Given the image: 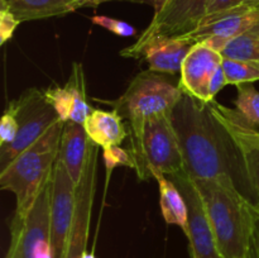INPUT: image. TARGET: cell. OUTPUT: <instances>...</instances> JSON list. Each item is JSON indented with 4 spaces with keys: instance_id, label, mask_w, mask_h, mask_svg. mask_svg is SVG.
Masks as SVG:
<instances>
[{
    "instance_id": "4fadbf2b",
    "label": "cell",
    "mask_w": 259,
    "mask_h": 258,
    "mask_svg": "<svg viewBox=\"0 0 259 258\" xmlns=\"http://www.w3.org/2000/svg\"><path fill=\"white\" fill-rule=\"evenodd\" d=\"M259 23V7L242 5L220 14L205 17L199 28L187 37L222 53L229 40Z\"/></svg>"
},
{
    "instance_id": "7c38bea8",
    "label": "cell",
    "mask_w": 259,
    "mask_h": 258,
    "mask_svg": "<svg viewBox=\"0 0 259 258\" xmlns=\"http://www.w3.org/2000/svg\"><path fill=\"white\" fill-rule=\"evenodd\" d=\"M51 184V244L53 258H62L75 217L77 185L60 159L56 162Z\"/></svg>"
},
{
    "instance_id": "8fae6325",
    "label": "cell",
    "mask_w": 259,
    "mask_h": 258,
    "mask_svg": "<svg viewBox=\"0 0 259 258\" xmlns=\"http://www.w3.org/2000/svg\"><path fill=\"white\" fill-rule=\"evenodd\" d=\"M209 105L242 153L254 205L259 206V131L237 109L222 105L215 99Z\"/></svg>"
},
{
    "instance_id": "f546056e",
    "label": "cell",
    "mask_w": 259,
    "mask_h": 258,
    "mask_svg": "<svg viewBox=\"0 0 259 258\" xmlns=\"http://www.w3.org/2000/svg\"><path fill=\"white\" fill-rule=\"evenodd\" d=\"M254 214V224H253L252 237H250L249 248H248L245 258H259V206L254 205L253 207Z\"/></svg>"
},
{
    "instance_id": "44dd1931",
    "label": "cell",
    "mask_w": 259,
    "mask_h": 258,
    "mask_svg": "<svg viewBox=\"0 0 259 258\" xmlns=\"http://www.w3.org/2000/svg\"><path fill=\"white\" fill-rule=\"evenodd\" d=\"M222 55L227 58L259 62V23L229 40Z\"/></svg>"
},
{
    "instance_id": "6da1fadb",
    "label": "cell",
    "mask_w": 259,
    "mask_h": 258,
    "mask_svg": "<svg viewBox=\"0 0 259 258\" xmlns=\"http://www.w3.org/2000/svg\"><path fill=\"white\" fill-rule=\"evenodd\" d=\"M172 124L184 157V171L191 179L234 185L254 204L242 153L209 103L182 93L172 110Z\"/></svg>"
},
{
    "instance_id": "7402d4cb",
    "label": "cell",
    "mask_w": 259,
    "mask_h": 258,
    "mask_svg": "<svg viewBox=\"0 0 259 258\" xmlns=\"http://www.w3.org/2000/svg\"><path fill=\"white\" fill-rule=\"evenodd\" d=\"M223 68H224L228 83L239 85V83L259 81V62H255V61L223 57Z\"/></svg>"
},
{
    "instance_id": "484cf974",
    "label": "cell",
    "mask_w": 259,
    "mask_h": 258,
    "mask_svg": "<svg viewBox=\"0 0 259 258\" xmlns=\"http://www.w3.org/2000/svg\"><path fill=\"white\" fill-rule=\"evenodd\" d=\"M18 131H19V123H18L17 114L13 106L8 104L0 120V147L12 143L17 137Z\"/></svg>"
},
{
    "instance_id": "ffe728a7",
    "label": "cell",
    "mask_w": 259,
    "mask_h": 258,
    "mask_svg": "<svg viewBox=\"0 0 259 258\" xmlns=\"http://www.w3.org/2000/svg\"><path fill=\"white\" fill-rule=\"evenodd\" d=\"M65 85L70 90L73 99V108L70 120L83 124L86 119H88V116L91 114V111L94 110V108H91L88 103L85 75H83V68L81 63H72V70H71L70 77H68V81Z\"/></svg>"
},
{
    "instance_id": "d6a6232c",
    "label": "cell",
    "mask_w": 259,
    "mask_h": 258,
    "mask_svg": "<svg viewBox=\"0 0 259 258\" xmlns=\"http://www.w3.org/2000/svg\"><path fill=\"white\" fill-rule=\"evenodd\" d=\"M90 2H93V0H76V9H78V8L88 7L89 3Z\"/></svg>"
},
{
    "instance_id": "f1b7e54d",
    "label": "cell",
    "mask_w": 259,
    "mask_h": 258,
    "mask_svg": "<svg viewBox=\"0 0 259 258\" xmlns=\"http://www.w3.org/2000/svg\"><path fill=\"white\" fill-rule=\"evenodd\" d=\"M244 3L245 0H210L205 17L220 14V13L228 12V10H233L235 8L244 5Z\"/></svg>"
},
{
    "instance_id": "8992f818",
    "label": "cell",
    "mask_w": 259,
    "mask_h": 258,
    "mask_svg": "<svg viewBox=\"0 0 259 258\" xmlns=\"http://www.w3.org/2000/svg\"><path fill=\"white\" fill-rule=\"evenodd\" d=\"M51 195L48 184L32 206L14 214L10 224V244L5 258H53L51 244Z\"/></svg>"
},
{
    "instance_id": "9a60e30c",
    "label": "cell",
    "mask_w": 259,
    "mask_h": 258,
    "mask_svg": "<svg viewBox=\"0 0 259 258\" xmlns=\"http://www.w3.org/2000/svg\"><path fill=\"white\" fill-rule=\"evenodd\" d=\"M223 63V55L218 51L196 43L181 68V78L179 81L182 91L204 103H209V83L218 68Z\"/></svg>"
},
{
    "instance_id": "1f68e13d",
    "label": "cell",
    "mask_w": 259,
    "mask_h": 258,
    "mask_svg": "<svg viewBox=\"0 0 259 258\" xmlns=\"http://www.w3.org/2000/svg\"><path fill=\"white\" fill-rule=\"evenodd\" d=\"M109 2H132V3H144V4H151L153 5L154 10L159 9L162 5L164 4L166 0H93V2L89 3L88 7H98V5L103 4V3H109Z\"/></svg>"
},
{
    "instance_id": "9c48e42d",
    "label": "cell",
    "mask_w": 259,
    "mask_h": 258,
    "mask_svg": "<svg viewBox=\"0 0 259 258\" xmlns=\"http://www.w3.org/2000/svg\"><path fill=\"white\" fill-rule=\"evenodd\" d=\"M210 0H166L154 10L151 23L132 46L143 45L153 37H187L199 28Z\"/></svg>"
},
{
    "instance_id": "603a6c76",
    "label": "cell",
    "mask_w": 259,
    "mask_h": 258,
    "mask_svg": "<svg viewBox=\"0 0 259 258\" xmlns=\"http://www.w3.org/2000/svg\"><path fill=\"white\" fill-rule=\"evenodd\" d=\"M237 99L234 100L235 109L253 125H259V91L253 82L237 85Z\"/></svg>"
},
{
    "instance_id": "30bf717a",
    "label": "cell",
    "mask_w": 259,
    "mask_h": 258,
    "mask_svg": "<svg viewBox=\"0 0 259 258\" xmlns=\"http://www.w3.org/2000/svg\"><path fill=\"white\" fill-rule=\"evenodd\" d=\"M176 184L187 205V230L191 258H224L210 225L201 195L194 180L185 171L168 176Z\"/></svg>"
},
{
    "instance_id": "83f0119b",
    "label": "cell",
    "mask_w": 259,
    "mask_h": 258,
    "mask_svg": "<svg viewBox=\"0 0 259 258\" xmlns=\"http://www.w3.org/2000/svg\"><path fill=\"white\" fill-rule=\"evenodd\" d=\"M20 24L19 20L7 8H0V45L7 43Z\"/></svg>"
},
{
    "instance_id": "52a82bcc",
    "label": "cell",
    "mask_w": 259,
    "mask_h": 258,
    "mask_svg": "<svg viewBox=\"0 0 259 258\" xmlns=\"http://www.w3.org/2000/svg\"><path fill=\"white\" fill-rule=\"evenodd\" d=\"M9 104L17 114L19 131L12 143L0 147V171L24 149L32 146L50 126L61 120L45 93L35 88L28 89L17 100L10 101Z\"/></svg>"
},
{
    "instance_id": "7a4b0ae2",
    "label": "cell",
    "mask_w": 259,
    "mask_h": 258,
    "mask_svg": "<svg viewBox=\"0 0 259 258\" xmlns=\"http://www.w3.org/2000/svg\"><path fill=\"white\" fill-rule=\"evenodd\" d=\"M194 182L201 195L223 257H247L254 224V204L234 185L218 180H194Z\"/></svg>"
},
{
    "instance_id": "cb8c5ba5",
    "label": "cell",
    "mask_w": 259,
    "mask_h": 258,
    "mask_svg": "<svg viewBox=\"0 0 259 258\" xmlns=\"http://www.w3.org/2000/svg\"><path fill=\"white\" fill-rule=\"evenodd\" d=\"M45 95L47 100L50 101L51 105L57 111L58 118L62 121H65V123L70 120L73 108V99L70 90L66 88V85H63L62 88L61 86L48 88L45 91Z\"/></svg>"
},
{
    "instance_id": "836d02e7",
    "label": "cell",
    "mask_w": 259,
    "mask_h": 258,
    "mask_svg": "<svg viewBox=\"0 0 259 258\" xmlns=\"http://www.w3.org/2000/svg\"><path fill=\"white\" fill-rule=\"evenodd\" d=\"M244 5H248V7H259V0H245Z\"/></svg>"
},
{
    "instance_id": "3957f363",
    "label": "cell",
    "mask_w": 259,
    "mask_h": 258,
    "mask_svg": "<svg viewBox=\"0 0 259 258\" xmlns=\"http://www.w3.org/2000/svg\"><path fill=\"white\" fill-rule=\"evenodd\" d=\"M63 126L65 121H56L32 146L0 171V187L13 192L17 199L15 214L27 211L52 180Z\"/></svg>"
},
{
    "instance_id": "d4e9b609",
    "label": "cell",
    "mask_w": 259,
    "mask_h": 258,
    "mask_svg": "<svg viewBox=\"0 0 259 258\" xmlns=\"http://www.w3.org/2000/svg\"><path fill=\"white\" fill-rule=\"evenodd\" d=\"M103 158L104 162H105L106 176H108V179L116 166H125L131 167V168L134 167L133 159H132L129 152L121 148L120 146H111L108 147V148H104Z\"/></svg>"
},
{
    "instance_id": "e0dca14e",
    "label": "cell",
    "mask_w": 259,
    "mask_h": 258,
    "mask_svg": "<svg viewBox=\"0 0 259 258\" xmlns=\"http://www.w3.org/2000/svg\"><path fill=\"white\" fill-rule=\"evenodd\" d=\"M83 126L89 138L103 148L120 146L128 136L123 118L114 109L111 111L94 109L83 123Z\"/></svg>"
},
{
    "instance_id": "5bb4252c",
    "label": "cell",
    "mask_w": 259,
    "mask_h": 258,
    "mask_svg": "<svg viewBox=\"0 0 259 258\" xmlns=\"http://www.w3.org/2000/svg\"><path fill=\"white\" fill-rule=\"evenodd\" d=\"M196 43L185 37H153L141 46H128L120 56L143 60L154 72L175 75L181 72L182 63Z\"/></svg>"
},
{
    "instance_id": "4dcf8cb0",
    "label": "cell",
    "mask_w": 259,
    "mask_h": 258,
    "mask_svg": "<svg viewBox=\"0 0 259 258\" xmlns=\"http://www.w3.org/2000/svg\"><path fill=\"white\" fill-rule=\"evenodd\" d=\"M225 85H228V80L227 76H225L224 68H223V63L219 68L217 70L215 75L212 76V78L210 80L209 83V100H214L217 94L224 88Z\"/></svg>"
},
{
    "instance_id": "2e32d148",
    "label": "cell",
    "mask_w": 259,
    "mask_h": 258,
    "mask_svg": "<svg viewBox=\"0 0 259 258\" xmlns=\"http://www.w3.org/2000/svg\"><path fill=\"white\" fill-rule=\"evenodd\" d=\"M89 139L83 124L68 120L65 123L61 137L58 159L63 163L75 184L80 182L89 151Z\"/></svg>"
},
{
    "instance_id": "5b68a950",
    "label": "cell",
    "mask_w": 259,
    "mask_h": 258,
    "mask_svg": "<svg viewBox=\"0 0 259 258\" xmlns=\"http://www.w3.org/2000/svg\"><path fill=\"white\" fill-rule=\"evenodd\" d=\"M179 82L166 73L147 70L134 76L121 96L105 101L129 123H137L157 114L172 113L182 96Z\"/></svg>"
},
{
    "instance_id": "d6986e66",
    "label": "cell",
    "mask_w": 259,
    "mask_h": 258,
    "mask_svg": "<svg viewBox=\"0 0 259 258\" xmlns=\"http://www.w3.org/2000/svg\"><path fill=\"white\" fill-rule=\"evenodd\" d=\"M159 186V205L163 219L167 224H174L181 228L184 233L187 230V205L181 191L168 176L163 174H154Z\"/></svg>"
},
{
    "instance_id": "277c9868",
    "label": "cell",
    "mask_w": 259,
    "mask_h": 258,
    "mask_svg": "<svg viewBox=\"0 0 259 258\" xmlns=\"http://www.w3.org/2000/svg\"><path fill=\"white\" fill-rule=\"evenodd\" d=\"M129 154L141 181L159 172L166 176L184 171V157L172 124V113L157 114L129 123Z\"/></svg>"
},
{
    "instance_id": "ba28073f",
    "label": "cell",
    "mask_w": 259,
    "mask_h": 258,
    "mask_svg": "<svg viewBox=\"0 0 259 258\" xmlns=\"http://www.w3.org/2000/svg\"><path fill=\"white\" fill-rule=\"evenodd\" d=\"M98 159L99 146L90 139L82 176L76 187L75 217L62 258H82V255L88 252L86 247L98 181Z\"/></svg>"
},
{
    "instance_id": "e575fe53",
    "label": "cell",
    "mask_w": 259,
    "mask_h": 258,
    "mask_svg": "<svg viewBox=\"0 0 259 258\" xmlns=\"http://www.w3.org/2000/svg\"><path fill=\"white\" fill-rule=\"evenodd\" d=\"M82 258H96L95 255H94V253H89V252H86L85 254L82 255Z\"/></svg>"
},
{
    "instance_id": "4316f807",
    "label": "cell",
    "mask_w": 259,
    "mask_h": 258,
    "mask_svg": "<svg viewBox=\"0 0 259 258\" xmlns=\"http://www.w3.org/2000/svg\"><path fill=\"white\" fill-rule=\"evenodd\" d=\"M91 22L96 25H100L101 28L114 33V34L120 35V37H132V35H136L137 33L133 25L128 24L123 20L115 19V18L106 17V15H94L91 18Z\"/></svg>"
},
{
    "instance_id": "ac0fdd59",
    "label": "cell",
    "mask_w": 259,
    "mask_h": 258,
    "mask_svg": "<svg viewBox=\"0 0 259 258\" xmlns=\"http://www.w3.org/2000/svg\"><path fill=\"white\" fill-rule=\"evenodd\" d=\"M20 23L61 17L76 10V0H0Z\"/></svg>"
}]
</instances>
